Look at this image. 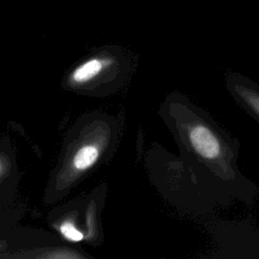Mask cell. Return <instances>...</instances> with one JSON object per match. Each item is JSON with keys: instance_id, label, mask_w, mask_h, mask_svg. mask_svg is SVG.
<instances>
[{"instance_id": "cell-4", "label": "cell", "mask_w": 259, "mask_h": 259, "mask_svg": "<svg viewBox=\"0 0 259 259\" xmlns=\"http://www.w3.org/2000/svg\"><path fill=\"white\" fill-rule=\"evenodd\" d=\"M99 152L96 147L87 145L78 150L73 159V164L78 170H85L91 167L97 160Z\"/></svg>"}, {"instance_id": "cell-5", "label": "cell", "mask_w": 259, "mask_h": 259, "mask_svg": "<svg viewBox=\"0 0 259 259\" xmlns=\"http://www.w3.org/2000/svg\"><path fill=\"white\" fill-rule=\"evenodd\" d=\"M60 231L66 239L72 242H79L83 239L82 233L78 229H76V227L73 224L69 222L63 223L60 227Z\"/></svg>"}, {"instance_id": "cell-2", "label": "cell", "mask_w": 259, "mask_h": 259, "mask_svg": "<svg viewBox=\"0 0 259 259\" xmlns=\"http://www.w3.org/2000/svg\"><path fill=\"white\" fill-rule=\"evenodd\" d=\"M225 87L237 105L259 124V84L239 72L229 71Z\"/></svg>"}, {"instance_id": "cell-1", "label": "cell", "mask_w": 259, "mask_h": 259, "mask_svg": "<svg viewBox=\"0 0 259 259\" xmlns=\"http://www.w3.org/2000/svg\"><path fill=\"white\" fill-rule=\"evenodd\" d=\"M168 105L181 163L193 182L217 207L233 200L252 204L259 187L238 167L240 142L187 96L175 94Z\"/></svg>"}, {"instance_id": "cell-3", "label": "cell", "mask_w": 259, "mask_h": 259, "mask_svg": "<svg viewBox=\"0 0 259 259\" xmlns=\"http://www.w3.org/2000/svg\"><path fill=\"white\" fill-rule=\"evenodd\" d=\"M102 70V63L97 59H92L79 66L72 74V79L76 83H84L99 74Z\"/></svg>"}, {"instance_id": "cell-6", "label": "cell", "mask_w": 259, "mask_h": 259, "mask_svg": "<svg viewBox=\"0 0 259 259\" xmlns=\"http://www.w3.org/2000/svg\"><path fill=\"white\" fill-rule=\"evenodd\" d=\"M1 169H2V166H1V163H0V172H1Z\"/></svg>"}]
</instances>
